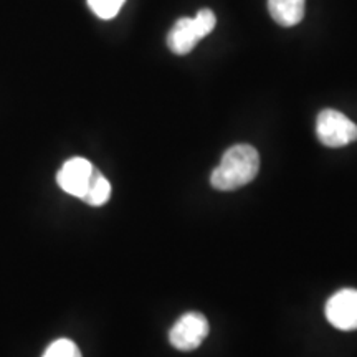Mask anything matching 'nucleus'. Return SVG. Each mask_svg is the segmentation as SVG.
I'll return each mask as SVG.
<instances>
[{"label":"nucleus","instance_id":"nucleus-1","mask_svg":"<svg viewBox=\"0 0 357 357\" xmlns=\"http://www.w3.org/2000/svg\"><path fill=\"white\" fill-rule=\"evenodd\" d=\"M260 171V154L250 144H235L222 155L218 167L213 169L211 184L222 192L236 190L250 184Z\"/></svg>","mask_w":357,"mask_h":357},{"label":"nucleus","instance_id":"nucleus-2","mask_svg":"<svg viewBox=\"0 0 357 357\" xmlns=\"http://www.w3.org/2000/svg\"><path fill=\"white\" fill-rule=\"evenodd\" d=\"M217 17L211 8H202L194 19H178L167 35V47L176 55H187L195 48L200 40L213 32Z\"/></svg>","mask_w":357,"mask_h":357},{"label":"nucleus","instance_id":"nucleus-3","mask_svg":"<svg viewBox=\"0 0 357 357\" xmlns=\"http://www.w3.org/2000/svg\"><path fill=\"white\" fill-rule=\"evenodd\" d=\"M316 134L326 147H344L357 141V126L336 109H323L316 119Z\"/></svg>","mask_w":357,"mask_h":357},{"label":"nucleus","instance_id":"nucleus-4","mask_svg":"<svg viewBox=\"0 0 357 357\" xmlns=\"http://www.w3.org/2000/svg\"><path fill=\"white\" fill-rule=\"evenodd\" d=\"M211 326L202 312L189 311L182 314L169 331V342L177 351L189 352L197 349V347L208 336Z\"/></svg>","mask_w":357,"mask_h":357},{"label":"nucleus","instance_id":"nucleus-5","mask_svg":"<svg viewBox=\"0 0 357 357\" xmlns=\"http://www.w3.org/2000/svg\"><path fill=\"white\" fill-rule=\"evenodd\" d=\"M98 172L100 171L88 159L73 158L66 160L63 167L58 171L56 182L66 194L83 199Z\"/></svg>","mask_w":357,"mask_h":357},{"label":"nucleus","instance_id":"nucleus-6","mask_svg":"<svg viewBox=\"0 0 357 357\" xmlns=\"http://www.w3.org/2000/svg\"><path fill=\"white\" fill-rule=\"evenodd\" d=\"M326 318L341 331L357 329V289L344 288L326 303Z\"/></svg>","mask_w":357,"mask_h":357},{"label":"nucleus","instance_id":"nucleus-7","mask_svg":"<svg viewBox=\"0 0 357 357\" xmlns=\"http://www.w3.org/2000/svg\"><path fill=\"white\" fill-rule=\"evenodd\" d=\"M306 0H268V10L281 26L298 25L305 17Z\"/></svg>","mask_w":357,"mask_h":357},{"label":"nucleus","instance_id":"nucleus-8","mask_svg":"<svg viewBox=\"0 0 357 357\" xmlns=\"http://www.w3.org/2000/svg\"><path fill=\"white\" fill-rule=\"evenodd\" d=\"M109 197H111L109 181L102 176L101 172H98L95 178H93L88 192L84 194V197L82 200L84 204L91 205V207H101V205H105L106 202H108Z\"/></svg>","mask_w":357,"mask_h":357},{"label":"nucleus","instance_id":"nucleus-9","mask_svg":"<svg viewBox=\"0 0 357 357\" xmlns=\"http://www.w3.org/2000/svg\"><path fill=\"white\" fill-rule=\"evenodd\" d=\"M126 0H88V6L96 17L102 20L114 19L121 10Z\"/></svg>","mask_w":357,"mask_h":357},{"label":"nucleus","instance_id":"nucleus-10","mask_svg":"<svg viewBox=\"0 0 357 357\" xmlns=\"http://www.w3.org/2000/svg\"><path fill=\"white\" fill-rule=\"evenodd\" d=\"M42 357H83L79 347L75 344L71 339L61 337L56 339L55 342H52L47 347V351L43 352Z\"/></svg>","mask_w":357,"mask_h":357}]
</instances>
